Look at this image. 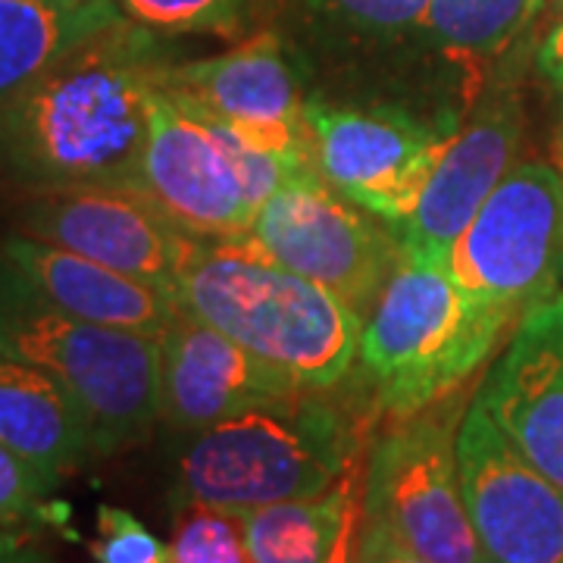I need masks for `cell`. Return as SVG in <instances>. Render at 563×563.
<instances>
[{
	"instance_id": "6da1fadb",
	"label": "cell",
	"mask_w": 563,
	"mask_h": 563,
	"mask_svg": "<svg viewBox=\"0 0 563 563\" xmlns=\"http://www.w3.org/2000/svg\"><path fill=\"white\" fill-rule=\"evenodd\" d=\"M179 51L122 20L0 107V185L57 191L135 179L151 103Z\"/></svg>"
},
{
	"instance_id": "7a4b0ae2",
	"label": "cell",
	"mask_w": 563,
	"mask_h": 563,
	"mask_svg": "<svg viewBox=\"0 0 563 563\" xmlns=\"http://www.w3.org/2000/svg\"><path fill=\"white\" fill-rule=\"evenodd\" d=\"M181 439L169 504L244 514L335 488L366 451V426L329 401V391H298Z\"/></svg>"
},
{
	"instance_id": "3957f363",
	"label": "cell",
	"mask_w": 563,
	"mask_h": 563,
	"mask_svg": "<svg viewBox=\"0 0 563 563\" xmlns=\"http://www.w3.org/2000/svg\"><path fill=\"white\" fill-rule=\"evenodd\" d=\"M173 298L310 391L339 388L357 366L361 313L320 282L235 244L203 242Z\"/></svg>"
},
{
	"instance_id": "277c9868",
	"label": "cell",
	"mask_w": 563,
	"mask_h": 563,
	"mask_svg": "<svg viewBox=\"0 0 563 563\" xmlns=\"http://www.w3.org/2000/svg\"><path fill=\"white\" fill-rule=\"evenodd\" d=\"M520 317L466 291L444 263L404 257L363 322L357 366L388 417L461 391Z\"/></svg>"
},
{
	"instance_id": "5b68a950",
	"label": "cell",
	"mask_w": 563,
	"mask_h": 563,
	"mask_svg": "<svg viewBox=\"0 0 563 563\" xmlns=\"http://www.w3.org/2000/svg\"><path fill=\"white\" fill-rule=\"evenodd\" d=\"M0 351L47 369L79 398L98 457L139 448L161 422V339L66 313L3 254Z\"/></svg>"
},
{
	"instance_id": "8992f818",
	"label": "cell",
	"mask_w": 563,
	"mask_h": 563,
	"mask_svg": "<svg viewBox=\"0 0 563 563\" xmlns=\"http://www.w3.org/2000/svg\"><path fill=\"white\" fill-rule=\"evenodd\" d=\"M301 169L263 154L207 107L163 85L151 103L132 188L201 242H232Z\"/></svg>"
},
{
	"instance_id": "52a82bcc",
	"label": "cell",
	"mask_w": 563,
	"mask_h": 563,
	"mask_svg": "<svg viewBox=\"0 0 563 563\" xmlns=\"http://www.w3.org/2000/svg\"><path fill=\"white\" fill-rule=\"evenodd\" d=\"M470 385L410 417H388L366 451L363 514L379 517L432 563H485L457 470Z\"/></svg>"
},
{
	"instance_id": "ba28073f",
	"label": "cell",
	"mask_w": 563,
	"mask_h": 563,
	"mask_svg": "<svg viewBox=\"0 0 563 563\" xmlns=\"http://www.w3.org/2000/svg\"><path fill=\"white\" fill-rule=\"evenodd\" d=\"M461 113L404 101H332L310 95L307 125L320 176L347 201L398 229L420 201Z\"/></svg>"
},
{
	"instance_id": "9c48e42d",
	"label": "cell",
	"mask_w": 563,
	"mask_h": 563,
	"mask_svg": "<svg viewBox=\"0 0 563 563\" xmlns=\"http://www.w3.org/2000/svg\"><path fill=\"white\" fill-rule=\"evenodd\" d=\"M229 244L320 282L363 320L404 261L395 229L347 201L317 166L295 173L273 191L251 229Z\"/></svg>"
},
{
	"instance_id": "30bf717a",
	"label": "cell",
	"mask_w": 563,
	"mask_h": 563,
	"mask_svg": "<svg viewBox=\"0 0 563 563\" xmlns=\"http://www.w3.org/2000/svg\"><path fill=\"white\" fill-rule=\"evenodd\" d=\"M466 291L523 320L563 285V169L517 163L444 254Z\"/></svg>"
},
{
	"instance_id": "8fae6325",
	"label": "cell",
	"mask_w": 563,
	"mask_h": 563,
	"mask_svg": "<svg viewBox=\"0 0 563 563\" xmlns=\"http://www.w3.org/2000/svg\"><path fill=\"white\" fill-rule=\"evenodd\" d=\"M10 207V232L57 244L169 295L203 244L129 185L16 191Z\"/></svg>"
},
{
	"instance_id": "7c38bea8",
	"label": "cell",
	"mask_w": 563,
	"mask_h": 563,
	"mask_svg": "<svg viewBox=\"0 0 563 563\" xmlns=\"http://www.w3.org/2000/svg\"><path fill=\"white\" fill-rule=\"evenodd\" d=\"M166 85L229 122L251 147L291 166H317L307 125V57L276 29L251 32L203 60H179Z\"/></svg>"
},
{
	"instance_id": "4fadbf2b",
	"label": "cell",
	"mask_w": 563,
	"mask_h": 563,
	"mask_svg": "<svg viewBox=\"0 0 563 563\" xmlns=\"http://www.w3.org/2000/svg\"><path fill=\"white\" fill-rule=\"evenodd\" d=\"M457 470L485 563H563V488L526 461L479 398L457 429Z\"/></svg>"
},
{
	"instance_id": "5bb4252c",
	"label": "cell",
	"mask_w": 563,
	"mask_h": 563,
	"mask_svg": "<svg viewBox=\"0 0 563 563\" xmlns=\"http://www.w3.org/2000/svg\"><path fill=\"white\" fill-rule=\"evenodd\" d=\"M523 98L510 79L488 81L451 135L413 213L395 229L404 257L444 263L466 222L517 166L523 144Z\"/></svg>"
},
{
	"instance_id": "9a60e30c",
	"label": "cell",
	"mask_w": 563,
	"mask_h": 563,
	"mask_svg": "<svg viewBox=\"0 0 563 563\" xmlns=\"http://www.w3.org/2000/svg\"><path fill=\"white\" fill-rule=\"evenodd\" d=\"M161 344V422L179 435L207 429L251 407L310 391L285 369L185 310L163 332Z\"/></svg>"
},
{
	"instance_id": "2e32d148",
	"label": "cell",
	"mask_w": 563,
	"mask_h": 563,
	"mask_svg": "<svg viewBox=\"0 0 563 563\" xmlns=\"http://www.w3.org/2000/svg\"><path fill=\"white\" fill-rule=\"evenodd\" d=\"M476 398L526 461L563 488V291L523 313Z\"/></svg>"
},
{
	"instance_id": "e0dca14e",
	"label": "cell",
	"mask_w": 563,
	"mask_h": 563,
	"mask_svg": "<svg viewBox=\"0 0 563 563\" xmlns=\"http://www.w3.org/2000/svg\"><path fill=\"white\" fill-rule=\"evenodd\" d=\"M0 254L47 301L79 320L163 339V332L179 317V303L166 288L63 251L57 244L38 242L20 232H3Z\"/></svg>"
},
{
	"instance_id": "ac0fdd59",
	"label": "cell",
	"mask_w": 563,
	"mask_h": 563,
	"mask_svg": "<svg viewBox=\"0 0 563 563\" xmlns=\"http://www.w3.org/2000/svg\"><path fill=\"white\" fill-rule=\"evenodd\" d=\"M0 444L35 463L60 485L95 454L91 422L66 385L0 351Z\"/></svg>"
},
{
	"instance_id": "d6986e66",
	"label": "cell",
	"mask_w": 563,
	"mask_h": 563,
	"mask_svg": "<svg viewBox=\"0 0 563 563\" xmlns=\"http://www.w3.org/2000/svg\"><path fill=\"white\" fill-rule=\"evenodd\" d=\"M122 20L117 0H0V107Z\"/></svg>"
},
{
	"instance_id": "ffe728a7",
	"label": "cell",
	"mask_w": 563,
	"mask_h": 563,
	"mask_svg": "<svg viewBox=\"0 0 563 563\" xmlns=\"http://www.w3.org/2000/svg\"><path fill=\"white\" fill-rule=\"evenodd\" d=\"M544 0H429L413 51L439 57L470 79L498 63L529 32Z\"/></svg>"
},
{
	"instance_id": "44dd1931",
	"label": "cell",
	"mask_w": 563,
	"mask_h": 563,
	"mask_svg": "<svg viewBox=\"0 0 563 563\" xmlns=\"http://www.w3.org/2000/svg\"><path fill=\"white\" fill-rule=\"evenodd\" d=\"M366 451L335 488L244 510V539L254 563H322L342 532L347 507L363 492Z\"/></svg>"
},
{
	"instance_id": "7402d4cb",
	"label": "cell",
	"mask_w": 563,
	"mask_h": 563,
	"mask_svg": "<svg viewBox=\"0 0 563 563\" xmlns=\"http://www.w3.org/2000/svg\"><path fill=\"white\" fill-rule=\"evenodd\" d=\"M307 35L332 54L413 51L429 0H295Z\"/></svg>"
},
{
	"instance_id": "603a6c76",
	"label": "cell",
	"mask_w": 563,
	"mask_h": 563,
	"mask_svg": "<svg viewBox=\"0 0 563 563\" xmlns=\"http://www.w3.org/2000/svg\"><path fill=\"white\" fill-rule=\"evenodd\" d=\"M266 0H117L122 16L169 38L220 35L247 38Z\"/></svg>"
},
{
	"instance_id": "cb8c5ba5",
	"label": "cell",
	"mask_w": 563,
	"mask_h": 563,
	"mask_svg": "<svg viewBox=\"0 0 563 563\" xmlns=\"http://www.w3.org/2000/svg\"><path fill=\"white\" fill-rule=\"evenodd\" d=\"M166 563H254L244 539L242 514L210 504L173 507Z\"/></svg>"
},
{
	"instance_id": "d4e9b609",
	"label": "cell",
	"mask_w": 563,
	"mask_h": 563,
	"mask_svg": "<svg viewBox=\"0 0 563 563\" xmlns=\"http://www.w3.org/2000/svg\"><path fill=\"white\" fill-rule=\"evenodd\" d=\"M88 551L95 563H166V544L117 504L98 507V536Z\"/></svg>"
},
{
	"instance_id": "484cf974",
	"label": "cell",
	"mask_w": 563,
	"mask_h": 563,
	"mask_svg": "<svg viewBox=\"0 0 563 563\" xmlns=\"http://www.w3.org/2000/svg\"><path fill=\"white\" fill-rule=\"evenodd\" d=\"M54 488L57 483L47 473H41L35 463L0 444V532L29 523L44 510V501Z\"/></svg>"
},
{
	"instance_id": "4316f807",
	"label": "cell",
	"mask_w": 563,
	"mask_h": 563,
	"mask_svg": "<svg viewBox=\"0 0 563 563\" xmlns=\"http://www.w3.org/2000/svg\"><path fill=\"white\" fill-rule=\"evenodd\" d=\"M357 563H432L417 554L407 542H401L388 523L379 517L363 514L361 548H357Z\"/></svg>"
},
{
	"instance_id": "83f0119b",
	"label": "cell",
	"mask_w": 563,
	"mask_h": 563,
	"mask_svg": "<svg viewBox=\"0 0 563 563\" xmlns=\"http://www.w3.org/2000/svg\"><path fill=\"white\" fill-rule=\"evenodd\" d=\"M0 563H57L51 548L32 532H0Z\"/></svg>"
},
{
	"instance_id": "f1b7e54d",
	"label": "cell",
	"mask_w": 563,
	"mask_h": 563,
	"mask_svg": "<svg viewBox=\"0 0 563 563\" xmlns=\"http://www.w3.org/2000/svg\"><path fill=\"white\" fill-rule=\"evenodd\" d=\"M361 526H363V492L351 501L347 517H344L342 532L332 544L329 558L322 563H357V548H361Z\"/></svg>"
},
{
	"instance_id": "f546056e",
	"label": "cell",
	"mask_w": 563,
	"mask_h": 563,
	"mask_svg": "<svg viewBox=\"0 0 563 563\" xmlns=\"http://www.w3.org/2000/svg\"><path fill=\"white\" fill-rule=\"evenodd\" d=\"M536 66L542 73L551 88H558L563 95V20L548 32L536 51Z\"/></svg>"
},
{
	"instance_id": "4dcf8cb0",
	"label": "cell",
	"mask_w": 563,
	"mask_h": 563,
	"mask_svg": "<svg viewBox=\"0 0 563 563\" xmlns=\"http://www.w3.org/2000/svg\"><path fill=\"white\" fill-rule=\"evenodd\" d=\"M558 147H561V166H563V113H561V135H558Z\"/></svg>"
},
{
	"instance_id": "1f68e13d",
	"label": "cell",
	"mask_w": 563,
	"mask_h": 563,
	"mask_svg": "<svg viewBox=\"0 0 563 563\" xmlns=\"http://www.w3.org/2000/svg\"><path fill=\"white\" fill-rule=\"evenodd\" d=\"M554 3H558V7H563V0H554Z\"/></svg>"
},
{
	"instance_id": "d6a6232c",
	"label": "cell",
	"mask_w": 563,
	"mask_h": 563,
	"mask_svg": "<svg viewBox=\"0 0 563 563\" xmlns=\"http://www.w3.org/2000/svg\"><path fill=\"white\" fill-rule=\"evenodd\" d=\"M561 169H563V166H561Z\"/></svg>"
}]
</instances>
